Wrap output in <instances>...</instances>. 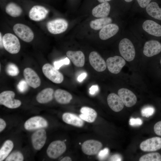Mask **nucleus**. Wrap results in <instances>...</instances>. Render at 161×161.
I'll return each instance as SVG.
<instances>
[{"label":"nucleus","mask_w":161,"mask_h":161,"mask_svg":"<svg viewBox=\"0 0 161 161\" xmlns=\"http://www.w3.org/2000/svg\"><path fill=\"white\" fill-rule=\"evenodd\" d=\"M2 43L5 49L11 54H17L20 50L19 41L15 35L12 33L5 34L2 37Z\"/></svg>","instance_id":"1"},{"label":"nucleus","mask_w":161,"mask_h":161,"mask_svg":"<svg viewBox=\"0 0 161 161\" xmlns=\"http://www.w3.org/2000/svg\"><path fill=\"white\" fill-rule=\"evenodd\" d=\"M119 49L121 55L128 61H132L135 55V48L132 42L128 39L124 38L120 41Z\"/></svg>","instance_id":"2"},{"label":"nucleus","mask_w":161,"mask_h":161,"mask_svg":"<svg viewBox=\"0 0 161 161\" xmlns=\"http://www.w3.org/2000/svg\"><path fill=\"white\" fill-rule=\"evenodd\" d=\"M15 34L21 40L26 42H30L33 39L34 34L31 29L26 25L17 23L13 27Z\"/></svg>","instance_id":"3"},{"label":"nucleus","mask_w":161,"mask_h":161,"mask_svg":"<svg viewBox=\"0 0 161 161\" xmlns=\"http://www.w3.org/2000/svg\"><path fill=\"white\" fill-rule=\"evenodd\" d=\"M15 94L10 90L4 91L0 94V104L10 109L16 108L21 105V102L15 99Z\"/></svg>","instance_id":"4"},{"label":"nucleus","mask_w":161,"mask_h":161,"mask_svg":"<svg viewBox=\"0 0 161 161\" xmlns=\"http://www.w3.org/2000/svg\"><path fill=\"white\" fill-rule=\"evenodd\" d=\"M50 64L46 63L42 67V71L44 75L53 82L59 84L64 80L62 74Z\"/></svg>","instance_id":"5"},{"label":"nucleus","mask_w":161,"mask_h":161,"mask_svg":"<svg viewBox=\"0 0 161 161\" xmlns=\"http://www.w3.org/2000/svg\"><path fill=\"white\" fill-rule=\"evenodd\" d=\"M68 26L66 20L61 18L50 21L47 24L48 30L53 34H59L64 32L67 29Z\"/></svg>","instance_id":"6"},{"label":"nucleus","mask_w":161,"mask_h":161,"mask_svg":"<svg viewBox=\"0 0 161 161\" xmlns=\"http://www.w3.org/2000/svg\"><path fill=\"white\" fill-rule=\"evenodd\" d=\"M66 149V145L63 141L55 140L49 145L47 149V153L49 158L55 159L63 154Z\"/></svg>","instance_id":"7"},{"label":"nucleus","mask_w":161,"mask_h":161,"mask_svg":"<svg viewBox=\"0 0 161 161\" xmlns=\"http://www.w3.org/2000/svg\"><path fill=\"white\" fill-rule=\"evenodd\" d=\"M126 64L125 60L118 56L109 57L106 61V66L108 70L114 74L119 73Z\"/></svg>","instance_id":"8"},{"label":"nucleus","mask_w":161,"mask_h":161,"mask_svg":"<svg viewBox=\"0 0 161 161\" xmlns=\"http://www.w3.org/2000/svg\"><path fill=\"white\" fill-rule=\"evenodd\" d=\"M102 146V144L100 142L95 140H89L83 143L81 149L85 154L92 155L97 154Z\"/></svg>","instance_id":"9"},{"label":"nucleus","mask_w":161,"mask_h":161,"mask_svg":"<svg viewBox=\"0 0 161 161\" xmlns=\"http://www.w3.org/2000/svg\"><path fill=\"white\" fill-rule=\"evenodd\" d=\"M140 148L144 151H155L161 148V138L154 137L143 141L140 145Z\"/></svg>","instance_id":"10"},{"label":"nucleus","mask_w":161,"mask_h":161,"mask_svg":"<svg viewBox=\"0 0 161 161\" xmlns=\"http://www.w3.org/2000/svg\"><path fill=\"white\" fill-rule=\"evenodd\" d=\"M23 75L29 86L34 89L39 86L41 84V79L37 73L32 69L27 67L23 71Z\"/></svg>","instance_id":"11"},{"label":"nucleus","mask_w":161,"mask_h":161,"mask_svg":"<svg viewBox=\"0 0 161 161\" xmlns=\"http://www.w3.org/2000/svg\"><path fill=\"white\" fill-rule=\"evenodd\" d=\"M89 63L96 71L102 72L104 71L106 67V64L103 58L96 52L92 51L89 56Z\"/></svg>","instance_id":"12"},{"label":"nucleus","mask_w":161,"mask_h":161,"mask_svg":"<svg viewBox=\"0 0 161 161\" xmlns=\"http://www.w3.org/2000/svg\"><path fill=\"white\" fill-rule=\"evenodd\" d=\"M118 94L124 105L126 107H132L136 103L137 101L136 96L130 90L122 88L118 90Z\"/></svg>","instance_id":"13"},{"label":"nucleus","mask_w":161,"mask_h":161,"mask_svg":"<svg viewBox=\"0 0 161 161\" xmlns=\"http://www.w3.org/2000/svg\"><path fill=\"white\" fill-rule=\"evenodd\" d=\"M48 123L43 117L36 116L27 120L25 123L24 127L28 130L45 128L47 126Z\"/></svg>","instance_id":"14"},{"label":"nucleus","mask_w":161,"mask_h":161,"mask_svg":"<svg viewBox=\"0 0 161 161\" xmlns=\"http://www.w3.org/2000/svg\"><path fill=\"white\" fill-rule=\"evenodd\" d=\"M47 139L46 131L43 129H38L32 134L31 140L33 148L36 150L41 149L44 145Z\"/></svg>","instance_id":"15"},{"label":"nucleus","mask_w":161,"mask_h":161,"mask_svg":"<svg viewBox=\"0 0 161 161\" xmlns=\"http://www.w3.org/2000/svg\"><path fill=\"white\" fill-rule=\"evenodd\" d=\"M161 52V44L158 41L151 40L146 42L144 45L143 53L148 57L156 55Z\"/></svg>","instance_id":"16"},{"label":"nucleus","mask_w":161,"mask_h":161,"mask_svg":"<svg viewBox=\"0 0 161 161\" xmlns=\"http://www.w3.org/2000/svg\"><path fill=\"white\" fill-rule=\"evenodd\" d=\"M48 13V10L44 7L35 5L30 10L29 16L31 20L38 21L45 19Z\"/></svg>","instance_id":"17"},{"label":"nucleus","mask_w":161,"mask_h":161,"mask_svg":"<svg viewBox=\"0 0 161 161\" xmlns=\"http://www.w3.org/2000/svg\"><path fill=\"white\" fill-rule=\"evenodd\" d=\"M142 27L150 35L157 37L161 36V25L153 21L146 20L143 23Z\"/></svg>","instance_id":"18"},{"label":"nucleus","mask_w":161,"mask_h":161,"mask_svg":"<svg viewBox=\"0 0 161 161\" xmlns=\"http://www.w3.org/2000/svg\"><path fill=\"white\" fill-rule=\"evenodd\" d=\"M107 101L109 107L115 112L121 111L124 107V104L120 97L114 93H111L108 95Z\"/></svg>","instance_id":"19"},{"label":"nucleus","mask_w":161,"mask_h":161,"mask_svg":"<svg viewBox=\"0 0 161 161\" xmlns=\"http://www.w3.org/2000/svg\"><path fill=\"white\" fill-rule=\"evenodd\" d=\"M119 30L118 26L114 24H110L103 27L99 32L100 38L102 40H107L115 35Z\"/></svg>","instance_id":"20"},{"label":"nucleus","mask_w":161,"mask_h":161,"mask_svg":"<svg viewBox=\"0 0 161 161\" xmlns=\"http://www.w3.org/2000/svg\"><path fill=\"white\" fill-rule=\"evenodd\" d=\"M68 58L74 64L78 67L83 66L85 64V58L83 53L81 51H72L69 50L66 52Z\"/></svg>","instance_id":"21"},{"label":"nucleus","mask_w":161,"mask_h":161,"mask_svg":"<svg viewBox=\"0 0 161 161\" xmlns=\"http://www.w3.org/2000/svg\"><path fill=\"white\" fill-rule=\"evenodd\" d=\"M110 5L108 2L102 3L96 7L92 10L93 16L97 18H105L109 14Z\"/></svg>","instance_id":"22"},{"label":"nucleus","mask_w":161,"mask_h":161,"mask_svg":"<svg viewBox=\"0 0 161 161\" xmlns=\"http://www.w3.org/2000/svg\"><path fill=\"white\" fill-rule=\"evenodd\" d=\"M81 113L79 117L83 120L89 123H92L95 120L97 114L93 109L86 106L82 107L80 109Z\"/></svg>","instance_id":"23"},{"label":"nucleus","mask_w":161,"mask_h":161,"mask_svg":"<svg viewBox=\"0 0 161 161\" xmlns=\"http://www.w3.org/2000/svg\"><path fill=\"white\" fill-rule=\"evenodd\" d=\"M62 118L64 122L69 124L78 127H81L84 125L83 120L72 113H65L63 114Z\"/></svg>","instance_id":"24"},{"label":"nucleus","mask_w":161,"mask_h":161,"mask_svg":"<svg viewBox=\"0 0 161 161\" xmlns=\"http://www.w3.org/2000/svg\"><path fill=\"white\" fill-rule=\"evenodd\" d=\"M54 96L56 100L61 104H68L72 99V96L69 92L60 89L55 91Z\"/></svg>","instance_id":"25"},{"label":"nucleus","mask_w":161,"mask_h":161,"mask_svg":"<svg viewBox=\"0 0 161 161\" xmlns=\"http://www.w3.org/2000/svg\"><path fill=\"white\" fill-rule=\"evenodd\" d=\"M53 89L50 88L44 89L37 95V101L40 103H46L52 100L53 98Z\"/></svg>","instance_id":"26"},{"label":"nucleus","mask_w":161,"mask_h":161,"mask_svg":"<svg viewBox=\"0 0 161 161\" xmlns=\"http://www.w3.org/2000/svg\"><path fill=\"white\" fill-rule=\"evenodd\" d=\"M146 10L151 17L161 20V8L159 7L156 2H152L149 3L146 7Z\"/></svg>","instance_id":"27"},{"label":"nucleus","mask_w":161,"mask_h":161,"mask_svg":"<svg viewBox=\"0 0 161 161\" xmlns=\"http://www.w3.org/2000/svg\"><path fill=\"white\" fill-rule=\"evenodd\" d=\"M112 19L110 17L102 18L91 21L90 23L91 28L95 30L101 29L105 26L111 24Z\"/></svg>","instance_id":"28"},{"label":"nucleus","mask_w":161,"mask_h":161,"mask_svg":"<svg viewBox=\"0 0 161 161\" xmlns=\"http://www.w3.org/2000/svg\"><path fill=\"white\" fill-rule=\"evenodd\" d=\"M5 10L7 14L13 17H17L20 16L22 12L21 8L13 2L8 4L6 7Z\"/></svg>","instance_id":"29"},{"label":"nucleus","mask_w":161,"mask_h":161,"mask_svg":"<svg viewBox=\"0 0 161 161\" xmlns=\"http://www.w3.org/2000/svg\"><path fill=\"white\" fill-rule=\"evenodd\" d=\"M13 142L10 140L6 141L0 149V161L4 160L8 156L13 148Z\"/></svg>","instance_id":"30"},{"label":"nucleus","mask_w":161,"mask_h":161,"mask_svg":"<svg viewBox=\"0 0 161 161\" xmlns=\"http://www.w3.org/2000/svg\"><path fill=\"white\" fill-rule=\"evenodd\" d=\"M140 161H160L161 155L158 152L148 153L143 155L139 159Z\"/></svg>","instance_id":"31"},{"label":"nucleus","mask_w":161,"mask_h":161,"mask_svg":"<svg viewBox=\"0 0 161 161\" xmlns=\"http://www.w3.org/2000/svg\"><path fill=\"white\" fill-rule=\"evenodd\" d=\"M6 72L9 75L12 76H17L19 72L17 66L12 63H9L7 65L6 67Z\"/></svg>","instance_id":"32"},{"label":"nucleus","mask_w":161,"mask_h":161,"mask_svg":"<svg viewBox=\"0 0 161 161\" xmlns=\"http://www.w3.org/2000/svg\"><path fill=\"white\" fill-rule=\"evenodd\" d=\"M24 159L23 154L18 151H14L6 158V161H22Z\"/></svg>","instance_id":"33"},{"label":"nucleus","mask_w":161,"mask_h":161,"mask_svg":"<svg viewBox=\"0 0 161 161\" xmlns=\"http://www.w3.org/2000/svg\"><path fill=\"white\" fill-rule=\"evenodd\" d=\"M155 111V109L153 107L147 106L143 108L141 111V113L143 116L148 117L154 114Z\"/></svg>","instance_id":"34"},{"label":"nucleus","mask_w":161,"mask_h":161,"mask_svg":"<svg viewBox=\"0 0 161 161\" xmlns=\"http://www.w3.org/2000/svg\"><path fill=\"white\" fill-rule=\"evenodd\" d=\"M69 59L68 58H66L59 61H55L54 63V65L56 69H59L62 65H68L69 64Z\"/></svg>","instance_id":"35"},{"label":"nucleus","mask_w":161,"mask_h":161,"mask_svg":"<svg viewBox=\"0 0 161 161\" xmlns=\"http://www.w3.org/2000/svg\"><path fill=\"white\" fill-rule=\"evenodd\" d=\"M109 150L106 148L100 150L98 153V157L100 160H105L108 157L109 154Z\"/></svg>","instance_id":"36"},{"label":"nucleus","mask_w":161,"mask_h":161,"mask_svg":"<svg viewBox=\"0 0 161 161\" xmlns=\"http://www.w3.org/2000/svg\"><path fill=\"white\" fill-rule=\"evenodd\" d=\"M28 85L24 80H21L17 85V88L18 91L21 92H24L27 91L28 88Z\"/></svg>","instance_id":"37"},{"label":"nucleus","mask_w":161,"mask_h":161,"mask_svg":"<svg viewBox=\"0 0 161 161\" xmlns=\"http://www.w3.org/2000/svg\"><path fill=\"white\" fill-rule=\"evenodd\" d=\"M143 123L142 120L139 118H131L129 121V124L131 126H138L141 125Z\"/></svg>","instance_id":"38"},{"label":"nucleus","mask_w":161,"mask_h":161,"mask_svg":"<svg viewBox=\"0 0 161 161\" xmlns=\"http://www.w3.org/2000/svg\"><path fill=\"white\" fill-rule=\"evenodd\" d=\"M154 131L158 135L161 136V121L157 123L154 126Z\"/></svg>","instance_id":"39"},{"label":"nucleus","mask_w":161,"mask_h":161,"mask_svg":"<svg viewBox=\"0 0 161 161\" xmlns=\"http://www.w3.org/2000/svg\"><path fill=\"white\" fill-rule=\"evenodd\" d=\"M151 0H137L140 5L142 8L146 7L149 3Z\"/></svg>","instance_id":"40"},{"label":"nucleus","mask_w":161,"mask_h":161,"mask_svg":"<svg viewBox=\"0 0 161 161\" xmlns=\"http://www.w3.org/2000/svg\"><path fill=\"white\" fill-rule=\"evenodd\" d=\"M89 93L91 95L95 94L98 90V87L97 85L92 86L89 89Z\"/></svg>","instance_id":"41"},{"label":"nucleus","mask_w":161,"mask_h":161,"mask_svg":"<svg viewBox=\"0 0 161 161\" xmlns=\"http://www.w3.org/2000/svg\"><path fill=\"white\" fill-rule=\"evenodd\" d=\"M109 160L110 161H121L122 157L120 155L116 154L112 156Z\"/></svg>","instance_id":"42"},{"label":"nucleus","mask_w":161,"mask_h":161,"mask_svg":"<svg viewBox=\"0 0 161 161\" xmlns=\"http://www.w3.org/2000/svg\"><path fill=\"white\" fill-rule=\"evenodd\" d=\"M6 126L5 122L2 118L0 119V132L2 131L5 128Z\"/></svg>","instance_id":"43"},{"label":"nucleus","mask_w":161,"mask_h":161,"mask_svg":"<svg viewBox=\"0 0 161 161\" xmlns=\"http://www.w3.org/2000/svg\"><path fill=\"white\" fill-rule=\"evenodd\" d=\"M87 74L86 73L84 72L80 74L78 77V80L80 82H82L86 77Z\"/></svg>","instance_id":"44"},{"label":"nucleus","mask_w":161,"mask_h":161,"mask_svg":"<svg viewBox=\"0 0 161 161\" xmlns=\"http://www.w3.org/2000/svg\"><path fill=\"white\" fill-rule=\"evenodd\" d=\"M60 161H72V159L71 158L68 156L64 157Z\"/></svg>","instance_id":"45"},{"label":"nucleus","mask_w":161,"mask_h":161,"mask_svg":"<svg viewBox=\"0 0 161 161\" xmlns=\"http://www.w3.org/2000/svg\"><path fill=\"white\" fill-rule=\"evenodd\" d=\"M0 47H2L3 46L2 43V38L1 32L0 33Z\"/></svg>","instance_id":"46"},{"label":"nucleus","mask_w":161,"mask_h":161,"mask_svg":"<svg viewBox=\"0 0 161 161\" xmlns=\"http://www.w3.org/2000/svg\"><path fill=\"white\" fill-rule=\"evenodd\" d=\"M100 3H103L105 2H107L108 1H109L111 0H97Z\"/></svg>","instance_id":"47"},{"label":"nucleus","mask_w":161,"mask_h":161,"mask_svg":"<svg viewBox=\"0 0 161 161\" xmlns=\"http://www.w3.org/2000/svg\"><path fill=\"white\" fill-rule=\"evenodd\" d=\"M126 1L127 2H130L131 1L133 0H124Z\"/></svg>","instance_id":"48"},{"label":"nucleus","mask_w":161,"mask_h":161,"mask_svg":"<svg viewBox=\"0 0 161 161\" xmlns=\"http://www.w3.org/2000/svg\"><path fill=\"white\" fill-rule=\"evenodd\" d=\"M160 63H161V61H160Z\"/></svg>","instance_id":"49"}]
</instances>
